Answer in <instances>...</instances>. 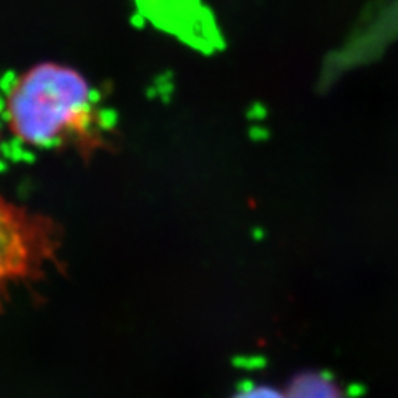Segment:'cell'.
Listing matches in <instances>:
<instances>
[{
	"label": "cell",
	"instance_id": "277c9868",
	"mask_svg": "<svg viewBox=\"0 0 398 398\" xmlns=\"http://www.w3.org/2000/svg\"><path fill=\"white\" fill-rule=\"evenodd\" d=\"M232 398H286V395L266 385H251L237 392Z\"/></svg>",
	"mask_w": 398,
	"mask_h": 398
},
{
	"label": "cell",
	"instance_id": "7a4b0ae2",
	"mask_svg": "<svg viewBox=\"0 0 398 398\" xmlns=\"http://www.w3.org/2000/svg\"><path fill=\"white\" fill-rule=\"evenodd\" d=\"M53 226L0 198V297L10 284L38 276L55 254Z\"/></svg>",
	"mask_w": 398,
	"mask_h": 398
},
{
	"label": "cell",
	"instance_id": "3957f363",
	"mask_svg": "<svg viewBox=\"0 0 398 398\" xmlns=\"http://www.w3.org/2000/svg\"><path fill=\"white\" fill-rule=\"evenodd\" d=\"M286 398H342V390L328 373L306 372L294 377Z\"/></svg>",
	"mask_w": 398,
	"mask_h": 398
},
{
	"label": "cell",
	"instance_id": "6da1fadb",
	"mask_svg": "<svg viewBox=\"0 0 398 398\" xmlns=\"http://www.w3.org/2000/svg\"><path fill=\"white\" fill-rule=\"evenodd\" d=\"M9 127L35 148L77 143L97 146L100 119L93 88L77 70L37 65L14 83L7 98Z\"/></svg>",
	"mask_w": 398,
	"mask_h": 398
}]
</instances>
